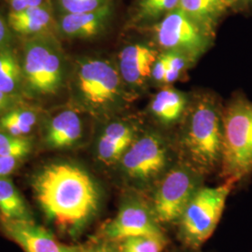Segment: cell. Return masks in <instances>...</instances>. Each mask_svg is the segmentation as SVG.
<instances>
[{
	"label": "cell",
	"mask_w": 252,
	"mask_h": 252,
	"mask_svg": "<svg viewBox=\"0 0 252 252\" xmlns=\"http://www.w3.org/2000/svg\"><path fill=\"white\" fill-rule=\"evenodd\" d=\"M9 37V28L5 20L0 16V46L2 45Z\"/></svg>",
	"instance_id": "cell-31"
},
{
	"label": "cell",
	"mask_w": 252,
	"mask_h": 252,
	"mask_svg": "<svg viewBox=\"0 0 252 252\" xmlns=\"http://www.w3.org/2000/svg\"><path fill=\"white\" fill-rule=\"evenodd\" d=\"M180 0H138L135 6L134 22L144 24L158 22L179 7Z\"/></svg>",
	"instance_id": "cell-20"
},
{
	"label": "cell",
	"mask_w": 252,
	"mask_h": 252,
	"mask_svg": "<svg viewBox=\"0 0 252 252\" xmlns=\"http://www.w3.org/2000/svg\"><path fill=\"white\" fill-rule=\"evenodd\" d=\"M167 158V149L162 138L156 134L146 133L135 137L120 161L130 179L149 181L162 173Z\"/></svg>",
	"instance_id": "cell-8"
},
{
	"label": "cell",
	"mask_w": 252,
	"mask_h": 252,
	"mask_svg": "<svg viewBox=\"0 0 252 252\" xmlns=\"http://www.w3.org/2000/svg\"><path fill=\"white\" fill-rule=\"evenodd\" d=\"M36 115L31 110L18 109L10 111L1 119V126L9 134L24 136L29 134L36 125Z\"/></svg>",
	"instance_id": "cell-22"
},
{
	"label": "cell",
	"mask_w": 252,
	"mask_h": 252,
	"mask_svg": "<svg viewBox=\"0 0 252 252\" xmlns=\"http://www.w3.org/2000/svg\"><path fill=\"white\" fill-rule=\"evenodd\" d=\"M234 183V180H227L220 186L195 191L180 219V238L184 243L198 248L213 234Z\"/></svg>",
	"instance_id": "cell-5"
},
{
	"label": "cell",
	"mask_w": 252,
	"mask_h": 252,
	"mask_svg": "<svg viewBox=\"0 0 252 252\" xmlns=\"http://www.w3.org/2000/svg\"><path fill=\"white\" fill-rule=\"evenodd\" d=\"M178 8L210 34L214 33L218 19L222 15L211 0H180Z\"/></svg>",
	"instance_id": "cell-19"
},
{
	"label": "cell",
	"mask_w": 252,
	"mask_h": 252,
	"mask_svg": "<svg viewBox=\"0 0 252 252\" xmlns=\"http://www.w3.org/2000/svg\"><path fill=\"white\" fill-rule=\"evenodd\" d=\"M82 135V122L75 110H64L51 122L47 132V142L55 149L76 144Z\"/></svg>",
	"instance_id": "cell-15"
},
{
	"label": "cell",
	"mask_w": 252,
	"mask_h": 252,
	"mask_svg": "<svg viewBox=\"0 0 252 252\" xmlns=\"http://www.w3.org/2000/svg\"><path fill=\"white\" fill-rule=\"evenodd\" d=\"M168 69L167 60L164 52L159 54L152 70V81L157 84L165 85V77Z\"/></svg>",
	"instance_id": "cell-27"
},
{
	"label": "cell",
	"mask_w": 252,
	"mask_h": 252,
	"mask_svg": "<svg viewBox=\"0 0 252 252\" xmlns=\"http://www.w3.org/2000/svg\"><path fill=\"white\" fill-rule=\"evenodd\" d=\"M52 50L53 48L43 41H34L27 47L24 74L27 83L37 93L40 92L48 57Z\"/></svg>",
	"instance_id": "cell-17"
},
{
	"label": "cell",
	"mask_w": 252,
	"mask_h": 252,
	"mask_svg": "<svg viewBox=\"0 0 252 252\" xmlns=\"http://www.w3.org/2000/svg\"><path fill=\"white\" fill-rule=\"evenodd\" d=\"M8 96H9V94H6L0 91V111L6 107V105L8 103Z\"/></svg>",
	"instance_id": "cell-33"
},
{
	"label": "cell",
	"mask_w": 252,
	"mask_h": 252,
	"mask_svg": "<svg viewBox=\"0 0 252 252\" xmlns=\"http://www.w3.org/2000/svg\"><path fill=\"white\" fill-rule=\"evenodd\" d=\"M211 1L215 4L217 9L220 10V12L221 14H223L226 10L229 9V6H228V3L226 0H211Z\"/></svg>",
	"instance_id": "cell-32"
},
{
	"label": "cell",
	"mask_w": 252,
	"mask_h": 252,
	"mask_svg": "<svg viewBox=\"0 0 252 252\" xmlns=\"http://www.w3.org/2000/svg\"><path fill=\"white\" fill-rule=\"evenodd\" d=\"M167 64L168 69L165 77V85H169L177 81H179L182 74L185 72L191 63H194L192 59H190L189 56L186 54H182L176 51H163Z\"/></svg>",
	"instance_id": "cell-25"
},
{
	"label": "cell",
	"mask_w": 252,
	"mask_h": 252,
	"mask_svg": "<svg viewBox=\"0 0 252 252\" xmlns=\"http://www.w3.org/2000/svg\"><path fill=\"white\" fill-rule=\"evenodd\" d=\"M19 159L0 156V179L7 178L17 167Z\"/></svg>",
	"instance_id": "cell-28"
},
{
	"label": "cell",
	"mask_w": 252,
	"mask_h": 252,
	"mask_svg": "<svg viewBox=\"0 0 252 252\" xmlns=\"http://www.w3.org/2000/svg\"><path fill=\"white\" fill-rule=\"evenodd\" d=\"M38 205L54 225L74 232L84 225L98 207V191L90 176L70 163H54L33 182Z\"/></svg>",
	"instance_id": "cell-1"
},
{
	"label": "cell",
	"mask_w": 252,
	"mask_h": 252,
	"mask_svg": "<svg viewBox=\"0 0 252 252\" xmlns=\"http://www.w3.org/2000/svg\"><path fill=\"white\" fill-rule=\"evenodd\" d=\"M115 252L114 250H112V249H110V248H108V247H106V246H102V247H98V248H95V249H94V250H92L91 252Z\"/></svg>",
	"instance_id": "cell-34"
},
{
	"label": "cell",
	"mask_w": 252,
	"mask_h": 252,
	"mask_svg": "<svg viewBox=\"0 0 252 252\" xmlns=\"http://www.w3.org/2000/svg\"><path fill=\"white\" fill-rule=\"evenodd\" d=\"M31 151L30 141L23 136L0 133V156L21 159Z\"/></svg>",
	"instance_id": "cell-23"
},
{
	"label": "cell",
	"mask_w": 252,
	"mask_h": 252,
	"mask_svg": "<svg viewBox=\"0 0 252 252\" xmlns=\"http://www.w3.org/2000/svg\"><path fill=\"white\" fill-rule=\"evenodd\" d=\"M229 8L248 9L252 6V0H226Z\"/></svg>",
	"instance_id": "cell-30"
},
{
	"label": "cell",
	"mask_w": 252,
	"mask_h": 252,
	"mask_svg": "<svg viewBox=\"0 0 252 252\" xmlns=\"http://www.w3.org/2000/svg\"><path fill=\"white\" fill-rule=\"evenodd\" d=\"M164 239L153 236H132L122 240V252H162Z\"/></svg>",
	"instance_id": "cell-24"
},
{
	"label": "cell",
	"mask_w": 252,
	"mask_h": 252,
	"mask_svg": "<svg viewBox=\"0 0 252 252\" xmlns=\"http://www.w3.org/2000/svg\"><path fill=\"white\" fill-rule=\"evenodd\" d=\"M135 124L116 121L109 124L101 134L97 144V156L102 162L113 164L121 160L136 137Z\"/></svg>",
	"instance_id": "cell-12"
},
{
	"label": "cell",
	"mask_w": 252,
	"mask_h": 252,
	"mask_svg": "<svg viewBox=\"0 0 252 252\" xmlns=\"http://www.w3.org/2000/svg\"><path fill=\"white\" fill-rule=\"evenodd\" d=\"M0 219L10 221H31L27 203L10 180L0 179Z\"/></svg>",
	"instance_id": "cell-16"
},
{
	"label": "cell",
	"mask_w": 252,
	"mask_h": 252,
	"mask_svg": "<svg viewBox=\"0 0 252 252\" xmlns=\"http://www.w3.org/2000/svg\"><path fill=\"white\" fill-rule=\"evenodd\" d=\"M182 144L191 163L210 170L221 162L222 110L208 95L199 96L185 113Z\"/></svg>",
	"instance_id": "cell-2"
},
{
	"label": "cell",
	"mask_w": 252,
	"mask_h": 252,
	"mask_svg": "<svg viewBox=\"0 0 252 252\" xmlns=\"http://www.w3.org/2000/svg\"><path fill=\"white\" fill-rule=\"evenodd\" d=\"M105 235L111 240H123L132 236H153L164 239L157 219L138 200L126 202L117 216L104 228Z\"/></svg>",
	"instance_id": "cell-9"
},
{
	"label": "cell",
	"mask_w": 252,
	"mask_h": 252,
	"mask_svg": "<svg viewBox=\"0 0 252 252\" xmlns=\"http://www.w3.org/2000/svg\"><path fill=\"white\" fill-rule=\"evenodd\" d=\"M43 0H9L11 11H22L24 9L38 7L42 5Z\"/></svg>",
	"instance_id": "cell-29"
},
{
	"label": "cell",
	"mask_w": 252,
	"mask_h": 252,
	"mask_svg": "<svg viewBox=\"0 0 252 252\" xmlns=\"http://www.w3.org/2000/svg\"><path fill=\"white\" fill-rule=\"evenodd\" d=\"M108 4V0H60L65 13L94 11Z\"/></svg>",
	"instance_id": "cell-26"
},
{
	"label": "cell",
	"mask_w": 252,
	"mask_h": 252,
	"mask_svg": "<svg viewBox=\"0 0 252 252\" xmlns=\"http://www.w3.org/2000/svg\"><path fill=\"white\" fill-rule=\"evenodd\" d=\"M188 104V98L183 93L165 86L153 95L150 111L160 124L170 126L185 115Z\"/></svg>",
	"instance_id": "cell-14"
},
{
	"label": "cell",
	"mask_w": 252,
	"mask_h": 252,
	"mask_svg": "<svg viewBox=\"0 0 252 252\" xmlns=\"http://www.w3.org/2000/svg\"><path fill=\"white\" fill-rule=\"evenodd\" d=\"M111 14L109 4L87 12L64 13L61 20L63 34L70 37L87 38L98 35L106 27Z\"/></svg>",
	"instance_id": "cell-13"
},
{
	"label": "cell",
	"mask_w": 252,
	"mask_h": 252,
	"mask_svg": "<svg viewBox=\"0 0 252 252\" xmlns=\"http://www.w3.org/2000/svg\"><path fill=\"white\" fill-rule=\"evenodd\" d=\"M194 167L179 164L165 174L156 190L153 212L157 220L170 223L180 220L189 200L198 189Z\"/></svg>",
	"instance_id": "cell-7"
},
{
	"label": "cell",
	"mask_w": 252,
	"mask_h": 252,
	"mask_svg": "<svg viewBox=\"0 0 252 252\" xmlns=\"http://www.w3.org/2000/svg\"><path fill=\"white\" fill-rule=\"evenodd\" d=\"M151 32L155 43L163 51L180 52L194 62L208 49L212 36L180 8L154 23Z\"/></svg>",
	"instance_id": "cell-6"
},
{
	"label": "cell",
	"mask_w": 252,
	"mask_h": 252,
	"mask_svg": "<svg viewBox=\"0 0 252 252\" xmlns=\"http://www.w3.org/2000/svg\"><path fill=\"white\" fill-rule=\"evenodd\" d=\"M52 15L42 6L32 7L22 11H11L9 15V25L20 34H36L50 27Z\"/></svg>",
	"instance_id": "cell-18"
},
{
	"label": "cell",
	"mask_w": 252,
	"mask_h": 252,
	"mask_svg": "<svg viewBox=\"0 0 252 252\" xmlns=\"http://www.w3.org/2000/svg\"><path fill=\"white\" fill-rule=\"evenodd\" d=\"M21 67L16 57L8 51L0 52V91L11 94L18 89Z\"/></svg>",
	"instance_id": "cell-21"
},
{
	"label": "cell",
	"mask_w": 252,
	"mask_h": 252,
	"mask_svg": "<svg viewBox=\"0 0 252 252\" xmlns=\"http://www.w3.org/2000/svg\"><path fill=\"white\" fill-rule=\"evenodd\" d=\"M76 84L83 104L96 111L121 108L133 95L123 81L117 66L108 60L84 59L79 63Z\"/></svg>",
	"instance_id": "cell-4"
},
{
	"label": "cell",
	"mask_w": 252,
	"mask_h": 252,
	"mask_svg": "<svg viewBox=\"0 0 252 252\" xmlns=\"http://www.w3.org/2000/svg\"><path fill=\"white\" fill-rule=\"evenodd\" d=\"M221 171L239 181L252 172V102L236 95L222 110Z\"/></svg>",
	"instance_id": "cell-3"
},
{
	"label": "cell",
	"mask_w": 252,
	"mask_h": 252,
	"mask_svg": "<svg viewBox=\"0 0 252 252\" xmlns=\"http://www.w3.org/2000/svg\"><path fill=\"white\" fill-rule=\"evenodd\" d=\"M3 229L26 252H82L60 243L53 234L31 221L1 220Z\"/></svg>",
	"instance_id": "cell-11"
},
{
	"label": "cell",
	"mask_w": 252,
	"mask_h": 252,
	"mask_svg": "<svg viewBox=\"0 0 252 252\" xmlns=\"http://www.w3.org/2000/svg\"><path fill=\"white\" fill-rule=\"evenodd\" d=\"M159 52L142 43L126 45L118 56V69L126 87L133 94L152 81L153 66Z\"/></svg>",
	"instance_id": "cell-10"
}]
</instances>
